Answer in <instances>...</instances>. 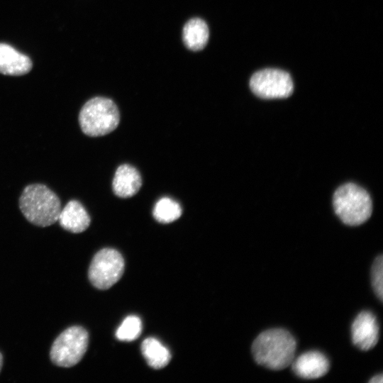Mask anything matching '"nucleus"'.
Returning <instances> with one entry per match:
<instances>
[{
  "mask_svg": "<svg viewBox=\"0 0 383 383\" xmlns=\"http://www.w3.org/2000/svg\"><path fill=\"white\" fill-rule=\"evenodd\" d=\"M353 343L360 350L373 348L379 340V325L376 316L370 311L360 313L351 326Z\"/></svg>",
  "mask_w": 383,
  "mask_h": 383,
  "instance_id": "nucleus-8",
  "label": "nucleus"
},
{
  "mask_svg": "<svg viewBox=\"0 0 383 383\" xmlns=\"http://www.w3.org/2000/svg\"><path fill=\"white\" fill-rule=\"evenodd\" d=\"M372 285L377 297L383 299V257L382 255L374 260L371 271Z\"/></svg>",
  "mask_w": 383,
  "mask_h": 383,
  "instance_id": "nucleus-17",
  "label": "nucleus"
},
{
  "mask_svg": "<svg viewBox=\"0 0 383 383\" xmlns=\"http://www.w3.org/2000/svg\"><path fill=\"white\" fill-rule=\"evenodd\" d=\"M296 342L282 328L262 332L253 341L252 353L255 362L268 369L280 370L289 366L294 359Z\"/></svg>",
  "mask_w": 383,
  "mask_h": 383,
  "instance_id": "nucleus-1",
  "label": "nucleus"
},
{
  "mask_svg": "<svg viewBox=\"0 0 383 383\" xmlns=\"http://www.w3.org/2000/svg\"><path fill=\"white\" fill-rule=\"evenodd\" d=\"M33 67L30 58L13 46L0 43V73L10 76H21Z\"/></svg>",
  "mask_w": 383,
  "mask_h": 383,
  "instance_id": "nucleus-10",
  "label": "nucleus"
},
{
  "mask_svg": "<svg viewBox=\"0 0 383 383\" xmlns=\"http://www.w3.org/2000/svg\"><path fill=\"white\" fill-rule=\"evenodd\" d=\"M19 208L32 224L47 227L56 223L61 211L58 196L43 184L26 186L19 198Z\"/></svg>",
  "mask_w": 383,
  "mask_h": 383,
  "instance_id": "nucleus-2",
  "label": "nucleus"
},
{
  "mask_svg": "<svg viewBox=\"0 0 383 383\" xmlns=\"http://www.w3.org/2000/svg\"><path fill=\"white\" fill-rule=\"evenodd\" d=\"M88 343L89 334L85 328L79 326L69 327L54 340L50 358L58 367H73L84 357Z\"/></svg>",
  "mask_w": 383,
  "mask_h": 383,
  "instance_id": "nucleus-5",
  "label": "nucleus"
},
{
  "mask_svg": "<svg viewBox=\"0 0 383 383\" xmlns=\"http://www.w3.org/2000/svg\"><path fill=\"white\" fill-rule=\"evenodd\" d=\"M292 368L299 377L307 379H317L324 376L328 371L330 364L324 354L311 350L300 355L292 362Z\"/></svg>",
  "mask_w": 383,
  "mask_h": 383,
  "instance_id": "nucleus-9",
  "label": "nucleus"
},
{
  "mask_svg": "<svg viewBox=\"0 0 383 383\" xmlns=\"http://www.w3.org/2000/svg\"><path fill=\"white\" fill-rule=\"evenodd\" d=\"M57 221L65 231L79 233L89 227L91 218L79 201L70 200L63 209H61Z\"/></svg>",
  "mask_w": 383,
  "mask_h": 383,
  "instance_id": "nucleus-11",
  "label": "nucleus"
},
{
  "mask_svg": "<svg viewBox=\"0 0 383 383\" xmlns=\"http://www.w3.org/2000/svg\"><path fill=\"white\" fill-rule=\"evenodd\" d=\"M2 365H3V356H2V354L0 353V372L2 368Z\"/></svg>",
  "mask_w": 383,
  "mask_h": 383,
  "instance_id": "nucleus-19",
  "label": "nucleus"
},
{
  "mask_svg": "<svg viewBox=\"0 0 383 383\" xmlns=\"http://www.w3.org/2000/svg\"><path fill=\"white\" fill-rule=\"evenodd\" d=\"M141 352L148 365L156 370L165 367L171 360L169 350L154 338L143 341Z\"/></svg>",
  "mask_w": 383,
  "mask_h": 383,
  "instance_id": "nucleus-14",
  "label": "nucleus"
},
{
  "mask_svg": "<svg viewBox=\"0 0 383 383\" xmlns=\"http://www.w3.org/2000/svg\"><path fill=\"white\" fill-rule=\"evenodd\" d=\"M250 87L258 97L270 99L289 96L294 86L289 73L280 70L265 69L253 74Z\"/></svg>",
  "mask_w": 383,
  "mask_h": 383,
  "instance_id": "nucleus-7",
  "label": "nucleus"
},
{
  "mask_svg": "<svg viewBox=\"0 0 383 383\" xmlns=\"http://www.w3.org/2000/svg\"><path fill=\"white\" fill-rule=\"evenodd\" d=\"M383 379V375L382 374H377L372 377L369 382L370 383H382Z\"/></svg>",
  "mask_w": 383,
  "mask_h": 383,
  "instance_id": "nucleus-18",
  "label": "nucleus"
},
{
  "mask_svg": "<svg viewBox=\"0 0 383 383\" xmlns=\"http://www.w3.org/2000/svg\"><path fill=\"white\" fill-rule=\"evenodd\" d=\"M209 35L207 24L199 18L190 19L183 28L184 43L188 49L193 51L202 50L207 44Z\"/></svg>",
  "mask_w": 383,
  "mask_h": 383,
  "instance_id": "nucleus-13",
  "label": "nucleus"
},
{
  "mask_svg": "<svg viewBox=\"0 0 383 383\" xmlns=\"http://www.w3.org/2000/svg\"><path fill=\"white\" fill-rule=\"evenodd\" d=\"M333 204L336 215L348 226L363 223L370 217L372 211L370 194L353 183L345 184L336 189Z\"/></svg>",
  "mask_w": 383,
  "mask_h": 383,
  "instance_id": "nucleus-4",
  "label": "nucleus"
},
{
  "mask_svg": "<svg viewBox=\"0 0 383 383\" xmlns=\"http://www.w3.org/2000/svg\"><path fill=\"white\" fill-rule=\"evenodd\" d=\"M124 260L115 249L104 248L94 256L88 270L91 284L99 289H107L122 277Z\"/></svg>",
  "mask_w": 383,
  "mask_h": 383,
  "instance_id": "nucleus-6",
  "label": "nucleus"
},
{
  "mask_svg": "<svg viewBox=\"0 0 383 383\" xmlns=\"http://www.w3.org/2000/svg\"><path fill=\"white\" fill-rule=\"evenodd\" d=\"M142 185L139 172L133 166L124 164L116 170L112 188L114 194L121 198H128L138 193Z\"/></svg>",
  "mask_w": 383,
  "mask_h": 383,
  "instance_id": "nucleus-12",
  "label": "nucleus"
},
{
  "mask_svg": "<svg viewBox=\"0 0 383 383\" xmlns=\"http://www.w3.org/2000/svg\"><path fill=\"white\" fill-rule=\"evenodd\" d=\"M182 208L174 200L162 197L155 204L152 214L156 221L162 223H170L182 215Z\"/></svg>",
  "mask_w": 383,
  "mask_h": 383,
  "instance_id": "nucleus-15",
  "label": "nucleus"
},
{
  "mask_svg": "<svg viewBox=\"0 0 383 383\" xmlns=\"http://www.w3.org/2000/svg\"><path fill=\"white\" fill-rule=\"evenodd\" d=\"M82 131L90 137L105 135L114 131L120 121L116 104L110 99L96 96L88 100L79 113Z\"/></svg>",
  "mask_w": 383,
  "mask_h": 383,
  "instance_id": "nucleus-3",
  "label": "nucleus"
},
{
  "mask_svg": "<svg viewBox=\"0 0 383 383\" xmlns=\"http://www.w3.org/2000/svg\"><path fill=\"white\" fill-rule=\"evenodd\" d=\"M142 331V322L136 316H127L116 332L117 339L121 341H133L137 339Z\"/></svg>",
  "mask_w": 383,
  "mask_h": 383,
  "instance_id": "nucleus-16",
  "label": "nucleus"
}]
</instances>
